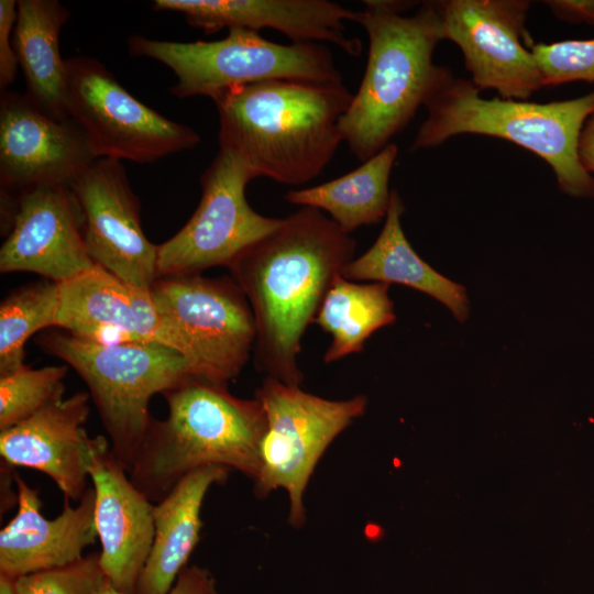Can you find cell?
Instances as JSON below:
<instances>
[{"instance_id": "2", "label": "cell", "mask_w": 594, "mask_h": 594, "mask_svg": "<svg viewBox=\"0 0 594 594\" xmlns=\"http://www.w3.org/2000/svg\"><path fill=\"white\" fill-rule=\"evenodd\" d=\"M353 98L343 82L265 80L213 95L221 150L257 177L298 186L319 176L342 136L339 122Z\"/></svg>"}, {"instance_id": "30", "label": "cell", "mask_w": 594, "mask_h": 594, "mask_svg": "<svg viewBox=\"0 0 594 594\" xmlns=\"http://www.w3.org/2000/svg\"><path fill=\"white\" fill-rule=\"evenodd\" d=\"M18 16V1L0 0V88L1 91L13 82L19 67L13 32Z\"/></svg>"}, {"instance_id": "11", "label": "cell", "mask_w": 594, "mask_h": 594, "mask_svg": "<svg viewBox=\"0 0 594 594\" xmlns=\"http://www.w3.org/2000/svg\"><path fill=\"white\" fill-rule=\"evenodd\" d=\"M256 174L234 153L219 150L200 178L202 195L187 223L158 244V278L200 274L229 264L279 227L283 218L254 211L245 197Z\"/></svg>"}, {"instance_id": "21", "label": "cell", "mask_w": 594, "mask_h": 594, "mask_svg": "<svg viewBox=\"0 0 594 594\" xmlns=\"http://www.w3.org/2000/svg\"><path fill=\"white\" fill-rule=\"evenodd\" d=\"M229 471L199 468L154 504V538L135 594H169L200 540L204 499L211 486L226 482Z\"/></svg>"}, {"instance_id": "19", "label": "cell", "mask_w": 594, "mask_h": 594, "mask_svg": "<svg viewBox=\"0 0 594 594\" xmlns=\"http://www.w3.org/2000/svg\"><path fill=\"white\" fill-rule=\"evenodd\" d=\"M15 485L16 514L0 531V573L16 579L81 559L98 538L92 486L75 506L64 498L62 513L46 518L38 491L16 472Z\"/></svg>"}, {"instance_id": "23", "label": "cell", "mask_w": 594, "mask_h": 594, "mask_svg": "<svg viewBox=\"0 0 594 594\" xmlns=\"http://www.w3.org/2000/svg\"><path fill=\"white\" fill-rule=\"evenodd\" d=\"M404 211L399 194L392 190L380 235L367 251L343 268L342 276L349 280L395 283L417 289L442 302L455 319L464 322L470 308L464 286L438 273L415 252L402 228Z\"/></svg>"}, {"instance_id": "33", "label": "cell", "mask_w": 594, "mask_h": 594, "mask_svg": "<svg viewBox=\"0 0 594 594\" xmlns=\"http://www.w3.org/2000/svg\"><path fill=\"white\" fill-rule=\"evenodd\" d=\"M579 155L585 169L594 176V113L587 119L581 132Z\"/></svg>"}, {"instance_id": "15", "label": "cell", "mask_w": 594, "mask_h": 594, "mask_svg": "<svg viewBox=\"0 0 594 594\" xmlns=\"http://www.w3.org/2000/svg\"><path fill=\"white\" fill-rule=\"evenodd\" d=\"M97 158L72 119L58 120L26 94L3 91L0 100V184L4 193L41 185H68Z\"/></svg>"}, {"instance_id": "28", "label": "cell", "mask_w": 594, "mask_h": 594, "mask_svg": "<svg viewBox=\"0 0 594 594\" xmlns=\"http://www.w3.org/2000/svg\"><path fill=\"white\" fill-rule=\"evenodd\" d=\"M107 583L99 552L14 579L16 594H99Z\"/></svg>"}, {"instance_id": "12", "label": "cell", "mask_w": 594, "mask_h": 594, "mask_svg": "<svg viewBox=\"0 0 594 594\" xmlns=\"http://www.w3.org/2000/svg\"><path fill=\"white\" fill-rule=\"evenodd\" d=\"M444 38L455 43L471 82L501 98L527 100L543 87L526 29V0L436 1Z\"/></svg>"}, {"instance_id": "3", "label": "cell", "mask_w": 594, "mask_h": 594, "mask_svg": "<svg viewBox=\"0 0 594 594\" xmlns=\"http://www.w3.org/2000/svg\"><path fill=\"white\" fill-rule=\"evenodd\" d=\"M413 2L366 0L355 21L369 36L363 79L339 122L342 141L361 162L377 154L407 127L441 77L433 64L444 33L436 1L424 2L410 16Z\"/></svg>"}, {"instance_id": "32", "label": "cell", "mask_w": 594, "mask_h": 594, "mask_svg": "<svg viewBox=\"0 0 594 594\" xmlns=\"http://www.w3.org/2000/svg\"><path fill=\"white\" fill-rule=\"evenodd\" d=\"M544 4L560 20L594 25V0H548Z\"/></svg>"}, {"instance_id": "13", "label": "cell", "mask_w": 594, "mask_h": 594, "mask_svg": "<svg viewBox=\"0 0 594 594\" xmlns=\"http://www.w3.org/2000/svg\"><path fill=\"white\" fill-rule=\"evenodd\" d=\"M84 215V242L92 262L120 279L151 290L158 279V245L144 234L140 201L121 161L96 158L72 182Z\"/></svg>"}, {"instance_id": "17", "label": "cell", "mask_w": 594, "mask_h": 594, "mask_svg": "<svg viewBox=\"0 0 594 594\" xmlns=\"http://www.w3.org/2000/svg\"><path fill=\"white\" fill-rule=\"evenodd\" d=\"M59 285L56 328L96 343L156 342L178 351L174 332L156 310L151 290L98 265Z\"/></svg>"}, {"instance_id": "10", "label": "cell", "mask_w": 594, "mask_h": 594, "mask_svg": "<svg viewBox=\"0 0 594 594\" xmlns=\"http://www.w3.org/2000/svg\"><path fill=\"white\" fill-rule=\"evenodd\" d=\"M66 66L68 116L97 158L148 164L200 143L195 130L134 98L96 58L70 57Z\"/></svg>"}, {"instance_id": "29", "label": "cell", "mask_w": 594, "mask_h": 594, "mask_svg": "<svg viewBox=\"0 0 594 594\" xmlns=\"http://www.w3.org/2000/svg\"><path fill=\"white\" fill-rule=\"evenodd\" d=\"M544 86L594 82V38L564 40L531 46Z\"/></svg>"}, {"instance_id": "16", "label": "cell", "mask_w": 594, "mask_h": 594, "mask_svg": "<svg viewBox=\"0 0 594 594\" xmlns=\"http://www.w3.org/2000/svg\"><path fill=\"white\" fill-rule=\"evenodd\" d=\"M87 469L101 568L112 587L135 594L154 538V504L131 482L103 436L90 437Z\"/></svg>"}, {"instance_id": "27", "label": "cell", "mask_w": 594, "mask_h": 594, "mask_svg": "<svg viewBox=\"0 0 594 594\" xmlns=\"http://www.w3.org/2000/svg\"><path fill=\"white\" fill-rule=\"evenodd\" d=\"M67 365L32 369L24 364L0 375V431L63 399Z\"/></svg>"}, {"instance_id": "25", "label": "cell", "mask_w": 594, "mask_h": 594, "mask_svg": "<svg viewBox=\"0 0 594 594\" xmlns=\"http://www.w3.org/2000/svg\"><path fill=\"white\" fill-rule=\"evenodd\" d=\"M388 290L387 283L358 284L342 275L336 278L314 321L331 337L324 363L362 351L376 330L395 322Z\"/></svg>"}, {"instance_id": "31", "label": "cell", "mask_w": 594, "mask_h": 594, "mask_svg": "<svg viewBox=\"0 0 594 594\" xmlns=\"http://www.w3.org/2000/svg\"><path fill=\"white\" fill-rule=\"evenodd\" d=\"M99 594H127L105 585ZM169 594H218L216 580L211 573L197 565L186 566L178 576Z\"/></svg>"}, {"instance_id": "9", "label": "cell", "mask_w": 594, "mask_h": 594, "mask_svg": "<svg viewBox=\"0 0 594 594\" xmlns=\"http://www.w3.org/2000/svg\"><path fill=\"white\" fill-rule=\"evenodd\" d=\"M151 296L198 377L228 384L240 374L254 350L256 326L233 278L162 277Z\"/></svg>"}, {"instance_id": "14", "label": "cell", "mask_w": 594, "mask_h": 594, "mask_svg": "<svg viewBox=\"0 0 594 594\" xmlns=\"http://www.w3.org/2000/svg\"><path fill=\"white\" fill-rule=\"evenodd\" d=\"M0 272H30L66 282L96 264L84 242V215L68 185H41L15 195Z\"/></svg>"}, {"instance_id": "22", "label": "cell", "mask_w": 594, "mask_h": 594, "mask_svg": "<svg viewBox=\"0 0 594 594\" xmlns=\"http://www.w3.org/2000/svg\"><path fill=\"white\" fill-rule=\"evenodd\" d=\"M69 11L57 0H19L13 45L28 97L45 113L70 119L67 111V66L59 33Z\"/></svg>"}, {"instance_id": "24", "label": "cell", "mask_w": 594, "mask_h": 594, "mask_svg": "<svg viewBox=\"0 0 594 594\" xmlns=\"http://www.w3.org/2000/svg\"><path fill=\"white\" fill-rule=\"evenodd\" d=\"M398 154L394 143L349 172L323 184L289 190L288 202L324 210L345 233L380 222L389 209V176Z\"/></svg>"}, {"instance_id": "26", "label": "cell", "mask_w": 594, "mask_h": 594, "mask_svg": "<svg viewBox=\"0 0 594 594\" xmlns=\"http://www.w3.org/2000/svg\"><path fill=\"white\" fill-rule=\"evenodd\" d=\"M59 283L42 279L16 288L0 305V375L24 365V346L36 332L56 328Z\"/></svg>"}, {"instance_id": "20", "label": "cell", "mask_w": 594, "mask_h": 594, "mask_svg": "<svg viewBox=\"0 0 594 594\" xmlns=\"http://www.w3.org/2000/svg\"><path fill=\"white\" fill-rule=\"evenodd\" d=\"M89 393L78 392L0 431L1 461L42 472L64 498L80 501L88 486Z\"/></svg>"}, {"instance_id": "8", "label": "cell", "mask_w": 594, "mask_h": 594, "mask_svg": "<svg viewBox=\"0 0 594 594\" xmlns=\"http://www.w3.org/2000/svg\"><path fill=\"white\" fill-rule=\"evenodd\" d=\"M266 416L258 447L254 493L258 498L283 488L288 494V521H306L304 494L315 468L330 443L367 406L365 395L331 400L267 377L255 392Z\"/></svg>"}, {"instance_id": "5", "label": "cell", "mask_w": 594, "mask_h": 594, "mask_svg": "<svg viewBox=\"0 0 594 594\" xmlns=\"http://www.w3.org/2000/svg\"><path fill=\"white\" fill-rule=\"evenodd\" d=\"M425 107L428 116L411 151L435 147L464 133L504 139L546 161L561 191L594 199V176L579 155L581 132L594 113V90L575 99L547 103L485 99L471 80L454 77L446 67Z\"/></svg>"}, {"instance_id": "18", "label": "cell", "mask_w": 594, "mask_h": 594, "mask_svg": "<svg viewBox=\"0 0 594 594\" xmlns=\"http://www.w3.org/2000/svg\"><path fill=\"white\" fill-rule=\"evenodd\" d=\"M153 9L179 12L206 34L268 28L292 43L327 42L352 56L362 51L360 40L345 34L344 21H355L356 11L328 0H155Z\"/></svg>"}, {"instance_id": "6", "label": "cell", "mask_w": 594, "mask_h": 594, "mask_svg": "<svg viewBox=\"0 0 594 594\" xmlns=\"http://www.w3.org/2000/svg\"><path fill=\"white\" fill-rule=\"evenodd\" d=\"M37 343L86 383L111 450L128 473L153 419L151 398L198 377L182 353L156 342L103 344L48 331Z\"/></svg>"}, {"instance_id": "7", "label": "cell", "mask_w": 594, "mask_h": 594, "mask_svg": "<svg viewBox=\"0 0 594 594\" xmlns=\"http://www.w3.org/2000/svg\"><path fill=\"white\" fill-rule=\"evenodd\" d=\"M217 41L174 42L141 35L128 40L132 55L161 62L175 74L178 98L213 95L265 80L340 84L332 54L320 43L278 44L258 32L228 30Z\"/></svg>"}, {"instance_id": "4", "label": "cell", "mask_w": 594, "mask_h": 594, "mask_svg": "<svg viewBox=\"0 0 594 594\" xmlns=\"http://www.w3.org/2000/svg\"><path fill=\"white\" fill-rule=\"evenodd\" d=\"M227 385L190 377L163 394L167 416L152 419L129 471L153 504L202 466L234 469L255 479L265 411L255 397H235Z\"/></svg>"}, {"instance_id": "1", "label": "cell", "mask_w": 594, "mask_h": 594, "mask_svg": "<svg viewBox=\"0 0 594 594\" xmlns=\"http://www.w3.org/2000/svg\"><path fill=\"white\" fill-rule=\"evenodd\" d=\"M355 248V240L321 210L300 207L229 264L255 319L260 372L287 385L301 384L302 336Z\"/></svg>"}, {"instance_id": "34", "label": "cell", "mask_w": 594, "mask_h": 594, "mask_svg": "<svg viewBox=\"0 0 594 594\" xmlns=\"http://www.w3.org/2000/svg\"><path fill=\"white\" fill-rule=\"evenodd\" d=\"M0 594H16L13 578L0 573Z\"/></svg>"}]
</instances>
